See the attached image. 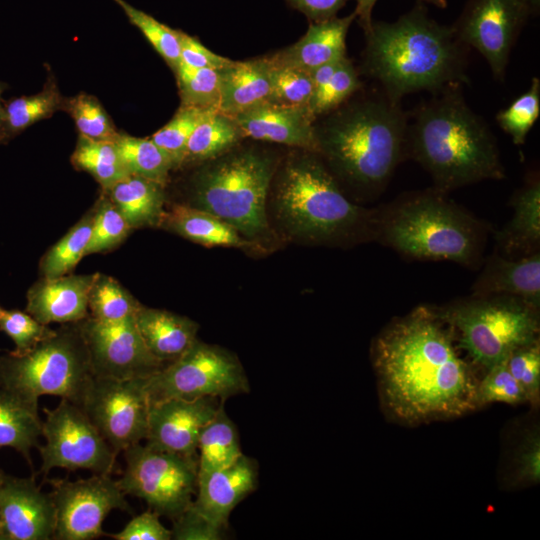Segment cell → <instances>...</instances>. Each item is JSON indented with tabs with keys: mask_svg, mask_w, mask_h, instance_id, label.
I'll list each match as a JSON object with an SVG mask.
<instances>
[{
	"mask_svg": "<svg viewBox=\"0 0 540 540\" xmlns=\"http://www.w3.org/2000/svg\"><path fill=\"white\" fill-rule=\"evenodd\" d=\"M103 191L131 229L160 227L165 213L164 186L128 174Z\"/></svg>",
	"mask_w": 540,
	"mask_h": 540,
	"instance_id": "484cf974",
	"label": "cell"
},
{
	"mask_svg": "<svg viewBox=\"0 0 540 540\" xmlns=\"http://www.w3.org/2000/svg\"><path fill=\"white\" fill-rule=\"evenodd\" d=\"M208 111L210 110L180 105L172 119L150 137L169 157L173 169L184 164L189 137Z\"/></svg>",
	"mask_w": 540,
	"mask_h": 540,
	"instance_id": "ab89813d",
	"label": "cell"
},
{
	"mask_svg": "<svg viewBox=\"0 0 540 540\" xmlns=\"http://www.w3.org/2000/svg\"><path fill=\"white\" fill-rule=\"evenodd\" d=\"M141 303L116 279L94 273L89 291L91 317L102 322H119L134 318Z\"/></svg>",
	"mask_w": 540,
	"mask_h": 540,
	"instance_id": "e575fe53",
	"label": "cell"
},
{
	"mask_svg": "<svg viewBox=\"0 0 540 540\" xmlns=\"http://www.w3.org/2000/svg\"><path fill=\"white\" fill-rule=\"evenodd\" d=\"M244 138L233 117L208 111L189 137L185 163H204L235 148Z\"/></svg>",
	"mask_w": 540,
	"mask_h": 540,
	"instance_id": "4dcf8cb0",
	"label": "cell"
},
{
	"mask_svg": "<svg viewBox=\"0 0 540 540\" xmlns=\"http://www.w3.org/2000/svg\"><path fill=\"white\" fill-rule=\"evenodd\" d=\"M362 88V82L353 63L343 58L329 82L314 93L309 111L317 119L348 101Z\"/></svg>",
	"mask_w": 540,
	"mask_h": 540,
	"instance_id": "7bdbcfd3",
	"label": "cell"
},
{
	"mask_svg": "<svg viewBox=\"0 0 540 540\" xmlns=\"http://www.w3.org/2000/svg\"><path fill=\"white\" fill-rule=\"evenodd\" d=\"M129 174L165 187L173 165L169 157L150 139L120 133L114 141Z\"/></svg>",
	"mask_w": 540,
	"mask_h": 540,
	"instance_id": "836d02e7",
	"label": "cell"
},
{
	"mask_svg": "<svg viewBox=\"0 0 540 540\" xmlns=\"http://www.w3.org/2000/svg\"><path fill=\"white\" fill-rule=\"evenodd\" d=\"M242 135L316 152L315 118L306 108L266 102L233 116Z\"/></svg>",
	"mask_w": 540,
	"mask_h": 540,
	"instance_id": "ffe728a7",
	"label": "cell"
},
{
	"mask_svg": "<svg viewBox=\"0 0 540 540\" xmlns=\"http://www.w3.org/2000/svg\"><path fill=\"white\" fill-rule=\"evenodd\" d=\"M445 194L436 188L410 193L378 211L375 239L414 259L478 264L486 230Z\"/></svg>",
	"mask_w": 540,
	"mask_h": 540,
	"instance_id": "8992f818",
	"label": "cell"
},
{
	"mask_svg": "<svg viewBox=\"0 0 540 540\" xmlns=\"http://www.w3.org/2000/svg\"><path fill=\"white\" fill-rule=\"evenodd\" d=\"M153 510L145 511L130 520L125 527L110 536L116 540H170L172 531L159 520Z\"/></svg>",
	"mask_w": 540,
	"mask_h": 540,
	"instance_id": "681fc988",
	"label": "cell"
},
{
	"mask_svg": "<svg viewBox=\"0 0 540 540\" xmlns=\"http://www.w3.org/2000/svg\"><path fill=\"white\" fill-rule=\"evenodd\" d=\"M5 89H6V84L0 82V110H1V107H2V105H3V102H2V93L4 92Z\"/></svg>",
	"mask_w": 540,
	"mask_h": 540,
	"instance_id": "680465c9",
	"label": "cell"
},
{
	"mask_svg": "<svg viewBox=\"0 0 540 540\" xmlns=\"http://www.w3.org/2000/svg\"><path fill=\"white\" fill-rule=\"evenodd\" d=\"M56 509L54 539L91 540L104 534L106 516L114 509L129 510L125 494L109 474H94L76 481L53 482Z\"/></svg>",
	"mask_w": 540,
	"mask_h": 540,
	"instance_id": "9a60e30c",
	"label": "cell"
},
{
	"mask_svg": "<svg viewBox=\"0 0 540 540\" xmlns=\"http://www.w3.org/2000/svg\"><path fill=\"white\" fill-rule=\"evenodd\" d=\"M94 274L42 278L27 292L26 312L42 324L78 323L88 316Z\"/></svg>",
	"mask_w": 540,
	"mask_h": 540,
	"instance_id": "44dd1931",
	"label": "cell"
},
{
	"mask_svg": "<svg viewBox=\"0 0 540 540\" xmlns=\"http://www.w3.org/2000/svg\"><path fill=\"white\" fill-rule=\"evenodd\" d=\"M219 111L231 117L271 101V65L267 57L234 61L221 70Z\"/></svg>",
	"mask_w": 540,
	"mask_h": 540,
	"instance_id": "cb8c5ba5",
	"label": "cell"
},
{
	"mask_svg": "<svg viewBox=\"0 0 540 540\" xmlns=\"http://www.w3.org/2000/svg\"><path fill=\"white\" fill-rule=\"evenodd\" d=\"M495 402L509 405L529 402L525 390L512 376L505 361L487 370L477 385V408Z\"/></svg>",
	"mask_w": 540,
	"mask_h": 540,
	"instance_id": "f6af8a7d",
	"label": "cell"
},
{
	"mask_svg": "<svg viewBox=\"0 0 540 540\" xmlns=\"http://www.w3.org/2000/svg\"><path fill=\"white\" fill-rule=\"evenodd\" d=\"M135 322L149 351L165 365L178 359L198 339L195 321L167 310L141 305Z\"/></svg>",
	"mask_w": 540,
	"mask_h": 540,
	"instance_id": "d4e9b609",
	"label": "cell"
},
{
	"mask_svg": "<svg viewBox=\"0 0 540 540\" xmlns=\"http://www.w3.org/2000/svg\"><path fill=\"white\" fill-rule=\"evenodd\" d=\"M92 218L91 209L44 254L40 261L42 278H56L70 274L77 266L85 256Z\"/></svg>",
	"mask_w": 540,
	"mask_h": 540,
	"instance_id": "d590c367",
	"label": "cell"
},
{
	"mask_svg": "<svg viewBox=\"0 0 540 540\" xmlns=\"http://www.w3.org/2000/svg\"><path fill=\"white\" fill-rule=\"evenodd\" d=\"M298 150L277 166L272 179V205L281 228L309 243L375 239L378 211L350 201L318 153Z\"/></svg>",
	"mask_w": 540,
	"mask_h": 540,
	"instance_id": "5b68a950",
	"label": "cell"
},
{
	"mask_svg": "<svg viewBox=\"0 0 540 540\" xmlns=\"http://www.w3.org/2000/svg\"><path fill=\"white\" fill-rule=\"evenodd\" d=\"M41 433L38 407L0 389V447L14 448L30 462Z\"/></svg>",
	"mask_w": 540,
	"mask_h": 540,
	"instance_id": "f546056e",
	"label": "cell"
},
{
	"mask_svg": "<svg viewBox=\"0 0 540 540\" xmlns=\"http://www.w3.org/2000/svg\"><path fill=\"white\" fill-rule=\"evenodd\" d=\"M278 164L267 151L237 146L204 162L190 181V204L249 240L269 234L267 199Z\"/></svg>",
	"mask_w": 540,
	"mask_h": 540,
	"instance_id": "52a82bcc",
	"label": "cell"
},
{
	"mask_svg": "<svg viewBox=\"0 0 540 540\" xmlns=\"http://www.w3.org/2000/svg\"><path fill=\"white\" fill-rule=\"evenodd\" d=\"M79 326L95 376L121 380L147 378L165 366L147 348L135 317L119 322L87 317Z\"/></svg>",
	"mask_w": 540,
	"mask_h": 540,
	"instance_id": "2e32d148",
	"label": "cell"
},
{
	"mask_svg": "<svg viewBox=\"0 0 540 540\" xmlns=\"http://www.w3.org/2000/svg\"><path fill=\"white\" fill-rule=\"evenodd\" d=\"M123 452L126 467L117 481L125 495L144 500L151 510L171 519L189 507L197 488V456H183L140 443Z\"/></svg>",
	"mask_w": 540,
	"mask_h": 540,
	"instance_id": "8fae6325",
	"label": "cell"
},
{
	"mask_svg": "<svg viewBox=\"0 0 540 540\" xmlns=\"http://www.w3.org/2000/svg\"><path fill=\"white\" fill-rule=\"evenodd\" d=\"M474 296L508 295L540 306V253L518 260L493 255L472 286Z\"/></svg>",
	"mask_w": 540,
	"mask_h": 540,
	"instance_id": "603a6c76",
	"label": "cell"
},
{
	"mask_svg": "<svg viewBox=\"0 0 540 540\" xmlns=\"http://www.w3.org/2000/svg\"><path fill=\"white\" fill-rule=\"evenodd\" d=\"M451 326L425 306L392 320L375 338L372 362L381 401L396 419L419 424L475 409L478 381Z\"/></svg>",
	"mask_w": 540,
	"mask_h": 540,
	"instance_id": "6da1fadb",
	"label": "cell"
},
{
	"mask_svg": "<svg viewBox=\"0 0 540 540\" xmlns=\"http://www.w3.org/2000/svg\"><path fill=\"white\" fill-rule=\"evenodd\" d=\"M180 62L193 68H210L221 70L229 66L233 60L215 54L201 42L179 30Z\"/></svg>",
	"mask_w": 540,
	"mask_h": 540,
	"instance_id": "f907efd6",
	"label": "cell"
},
{
	"mask_svg": "<svg viewBox=\"0 0 540 540\" xmlns=\"http://www.w3.org/2000/svg\"><path fill=\"white\" fill-rule=\"evenodd\" d=\"M257 482V461L242 454L224 468L198 472L191 506L214 524L227 529L231 512L256 489Z\"/></svg>",
	"mask_w": 540,
	"mask_h": 540,
	"instance_id": "d6986e66",
	"label": "cell"
},
{
	"mask_svg": "<svg viewBox=\"0 0 540 540\" xmlns=\"http://www.w3.org/2000/svg\"><path fill=\"white\" fill-rule=\"evenodd\" d=\"M71 162L78 170L89 173L103 190L129 174L114 142L93 140L80 134Z\"/></svg>",
	"mask_w": 540,
	"mask_h": 540,
	"instance_id": "d6a6232c",
	"label": "cell"
},
{
	"mask_svg": "<svg viewBox=\"0 0 540 540\" xmlns=\"http://www.w3.org/2000/svg\"><path fill=\"white\" fill-rule=\"evenodd\" d=\"M516 481L536 484L540 478V438L534 432L521 444L516 455Z\"/></svg>",
	"mask_w": 540,
	"mask_h": 540,
	"instance_id": "816d5d0a",
	"label": "cell"
},
{
	"mask_svg": "<svg viewBox=\"0 0 540 540\" xmlns=\"http://www.w3.org/2000/svg\"><path fill=\"white\" fill-rule=\"evenodd\" d=\"M0 518L5 540L54 539L53 498L42 492L33 478L6 475L0 486Z\"/></svg>",
	"mask_w": 540,
	"mask_h": 540,
	"instance_id": "ac0fdd59",
	"label": "cell"
},
{
	"mask_svg": "<svg viewBox=\"0 0 540 540\" xmlns=\"http://www.w3.org/2000/svg\"><path fill=\"white\" fill-rule=\"evenodd\" d=\"M3 310H4V309H2L1 306H0V315H1V313H2Z\"/></svg>",
	"mask_w": 540,
	"mask_h": 540,
	"instance_id": "6125c7cd",
	"label": "cell"
},
{
	"mask_svg": "<svg viewBox=\"0 0 540 540\" xmlns=\"http://www.w3.org/2000/svg\"><path fill=\"white\" fill-rule=\"evenodd\" d=\"M239 433L221 404L215 416L202 430L197 445L198 472L224 468L241 455Z\"/></svg>",
	"mask_w": 540,
	"mask_h": 540,
	"instance_id": "1f68e13d",
	"label": "cell"
},
{
	"mask_svg": "<svg viewBox=\"0 0 540 540\" xmlns=\"http://www.w3.org/2000/svg\"><path fill=\"white\" fill-rule=\"evenodd\" d=\"M340 61L324 64L310 71V75L315 87V92L324 87L329 82Z\"/></svg>",
	"mask_w": 540,
	"mask_h": 540,
	"instance_id": "11a10c76",
	"label": "cell"
},
{
	"mask_svg": "<svg viewBox=\"0 0 540 540\" xmlns=\"http://www.w3.org/2000/svg\"><path fill=\"white\" fill-rule=\"evenodd\" d=\"M356 8L354 13L356 20L363 29L364 33L368 31L372 24V10L378 0H355Z\"/></svg>",
	"mask_w": 540,
	"mask_h": 540,
	"instance_id": "db71d44e",
	"label": "cell"
},
{
	"mask_svg": "<svg viewBox=\"0 0 540 540\" xmlns=\"http://www.w3.org/2000/svg\"><path fill=\"white\" fill-rule=\"evenodd\" d=\"M424 3L432 4L433 6H436L438 8L444 9L448 6L447 0H420Z\"/></svg>",
	"mask_w": 540,
	"mask_h": 540,
	"instance_id": "6f0895ef",
	"label": "cell"
},
{
	"mask_svg": "<svg viewBox=\"0 0 540 540\" xmlns=\"http://www.w3.org/2000/svg\"><path fill=\"white\" fill-rule=\"evenodd\" d=\"M93 376L79 322L54 329L23 354L0 355V389L37 407L43 395L79 405Z\"/></svg>",
	"mask_w": 540,
	"mask_h": 540,
	"instance_id": "ba28073f",
	"label": "cell"
},
{
	"mask_svg": "<svg viewBox=\"0 0 540 540\" xmlns=\"http://www.w3.org/2000/svg\"><path fill=\"white\" fill-rule=\"evenodd\" d=\"M160 227L207 247L251 245L231 225L203 209L175 204L165 211Z\"/></svg>",
	"mask_w": 540,
	"mask_h": 540,
	"instance_id": "4316f807",
	"label": "cell"
},
{
	"mask_svg": "<svg viewBox=\"0 0 540 540\" xmlns=\"http://www.w3.org/2000/svg\"><path fill=\"white\" fill-rule=\"evenodd\" d=\"M354 20L356 15L353 12L341 18L310 22L306 33L296 43L267 58L274 65L308 72L340 61L346 57V36Z\"/></svg>",
	"mask_w": 540,
	"mask_h": 540,
	"instance_id": "7402d4cb",
	"label": "cell"
},
{
	"mask_svg": "<svg viewBox=\"0 0 540 540\" xmlns=\"http://www.w3.org/2000/svg\"><path fill=\"white\" fill-rule=\"evenodd\" d=\"M314 123L316 153L357 191L384 190L406 154L408 114L383 92L346 101Z\"/></svg>",
	"mask_w": 540,
	"mask_h": 540,
	"instance_id": "3957f363",
	"label": "cell"
},
{
	"mask_svg": "<svg viewBox=\"0 0 540 540\" xmlns=\"http://www.w3.org/2000/svg\"><path fill=\"white\" fill-rule=\"evenodd\" d=\"M362 72L382 86V92L400 102L419 91L439 92L470 82L468 48L452 26L431 18L424 2L393 22L372 21L365 33Z\"/></svg>",
	"mask_w": 540,
	"mask_h": 540,
	"instance_id": "7a4b0ae2",
	"label": "cell"
},
{
	"mask_svg": "<svg viewBox=\"0 0 540 540\" xmlns=\"http://www.w3.org/2000/svg\"><path fill=\"white\" fill-rule=\"evenodd\" d=\"M64 97L49 76L37 94L21 96L3 103L0 110V144L7 143L36 122L63 109Z\"/></svg>",
	"mask_w": 540,
	"mask_h": 540,
	"instance_id": "f1b7e54d",
	"label": "cell"
},
{
	"mask_svg": "<svg viewBox=\"0 0 540 540\" xmlns=\"http://www.w3.org/2000/svg\"><path fill=\"white\" fill-rule=\"evenodd\" d=\"M6 475L4 474V472L0 469V486L2 485L4 479H5Z\"/></svg>",
	"mask_w": 540,
	"mask_h": 540,
	"instance_id": "94428289",
	"label": "cell"
},
{
	"mask_svg": "<svg viewBox=\"0 0 540 540\" xmlns=\"http://www.w3.org/2000/svg\"><path fill=\"white\" fill-rule=\"evenodd\" d=\"M270 65L272 78L270 102L309 110L315 93L310 72L289 66L274 65L271 62Z\"/></svg>",
	"mask_w": 540,
	"mask_h": 540,
	"instance_id": "ee69618b",
	"label": "cell"
},
{
	"mask_svg": "<svg viewBox=\"0 0 540 540\" xmlns=\"http://www.w3.org/2000/svg\"><path fill=\"white\" fill-rule=\"evenodd\" d=\"M531 15L523 0H467L452 28L485 58L494 78L504 81L512 48Z\"/></svg>",
	"mask_w": 540,
	"mask_h": 540,
	"instance_id": "5bb4252c",
	"label": "cell"
},
{
	"mask_svg": "<svg viewBox=\"0 0 540 540\" xmlns=\"http://www.w3.org/2000/svg\"><path fill=\"white\" fill-rule=\"evenodd\" d=\"M145 387L150 404L170 398L226 400L250 390L238 357L199 339L178 359L147 377Z\"/></svg>",
	"mask_w": 540,
	"mask_h": 540,
	"instance_id": "30bf717a",
	"label": "cell"
},
{
	"mask_svg": "<svg viewBox=\"0 0 540 540\" xmlns=\"http://www.w3.org/2000/svg\"><path fill=\"white\" fill-rule=\"evenodd\" d=\"M62 110L72 117L82 136L114 142L120 134L101 102L93 95L80 93L64 98Z\"/></svg>",
	"mask_w": 540,
	"mask_h": 540,
	"instance_id": "74e56055",
	"label": "cell"
},
{
	"mask_svg": "<svg viewBox=\"0 0 540 540\" xmlns=\"http://www.w3.org/2000/svg\"><path fill=\"white\" fill-rule=\"evenodd\" d=\"M292 8L303 13L310 22L336 17L348 0H285Z\"/></svg>",
	"mask_w": 540,
	"mask_h": 540,
	"instance_id": "f5cc1de1",
	"label": "cell"
},
{
	"mask_svg": "<svg viewBox=\"0 0 540 540\" xmlns=\"http://www.w3.org/2000/svg\"><path fill=\"white\" fill-rule=\"evenodd\" d=\"M531 11L532 15H538L540 10V0H523Z\"/></svg>",
	"mask_w": 540,
	"mask_h": 540,
	"instance_id": "9f6ffc18",
	"label": "cell"
},
{
	"mask_svg": "<svg viewBox=\"0 0 540 540\" xmlns=\"http://www.w3.org/2000/svg\"><path fill=\"white\" fill-rule=\"evenodd\" d=\"M406 153L445 193L505 177L496 138L464 100L462 85L448 86L417 107L408 121Z\"/></svg>",
	"mask_w": 540,
	"mask_h": 540,
	"instance_id": "277c9868",
	"label": "cell"
},
{
	"mask_svg": "<svg viewBox=\"0 0 540 540\" xmlns=\"http://www.w3.org/2000/svg\"><path fill=\"white\" fill-rule=\"evenodd\" d=\"M505 363L512 376L525 390L529 402L536 404L540 394L539 340L514 350Z\"/></svg>",
	"mask_w": 540,
	"mask_h": 540,
	"instance_id": "7dc6e473",
	"label": "cell"
},
{
	"mask_svg": "<svg viewBox=\"0 0 540 540\" xmlns=\"http://www.w3.org/2000/svg\"><path fill=\"white\" fill-rule=\"evenodd\" d=\"M146 378L93 376L78 405L118 453L145 440L150 401Z\"/></svg>",
	"mask_w": 540,
	"mask_h": 540,
	"instance_id": "4fadbf2b",
	"label": "cell"
},
{
	"mask_svg": "<svg viewBox=\"0 0 540 540\" xmlns=\"http://www.w3.org/2000/svg\"><path fill=\"white\" fill-rule=\"evenodd\" d=\"M225 400L170 398L150 404L147 445L183 456H197L199 436Z\"/></svg>",
	"mask_w": 540,
	"mask_h": 540,
	"instance_id": "e0dca14e",
	"label": "cell"
},
{
	"mask_svg": "<svg viewBox=\"0 0 540 540\" xmlns=\"http://www.w3.org/2000/svg\"><path fill=\"white\" fill-rule=\"evenodd\" d=\"M0 540H5L1 518H0Z\"/></svg>",
	"mask_w": 540,
	"mask_h": 540,
	"instance_id": "91938a15",
	"label": "cell"
},
{
	"mask_svg": "<svg viewBox=\"0 0 540 540\" xmlns=\"http://www.w3.org/2000/svg\"><path fill=\"white\" fill-rule=\"evenodd\" d=\"M44 412L41 435L45 444L39 447L43 474L64 468L110 475L117 453L78 405L61 399L54 409Z\"/></svg>",
	"mask_w": 540,
	"mask_h": 540,
	"instance_id": "7c38bea8",
	"label": "cell"
},
{
	"mask_svg": "<svg viewBox=\"0 0 540 540\" xmlns=\"http://www.w3.org/2000/svg\"><path fill=\"white\" fill-rule=\"evenodd\" d=\"M512 219L497 233V242L507 254L538 251L540 242V182L528 181L511 200Z\"/></svg>",
	"mask_w": 540,
	"mask_h": 540,
	"instance_id": "83f0119b",
	"label": "cell"
},
{
	"mask_svg": "<svg viewBox=\"0 0 540 540\" xmlns=\"http://www.w3.org/2000/svg\"><path fill=\"white\" fill-rule=\"evenodd\" d=\"M459 348L486 371L539 340V308L508 295L474 296L437 309Z\"/></svg>",
	"mask_w": 540,
	"mask_h": 540,
	"instance_id": "9c48e42d",
	"label": "cell"
},
{
	"mask_svg": "<svg viewBox=\"0 0 540 540\" xmlns=\"http://www.w3.org/2000/svg\"><path fill=\"white\" fill-rule=\"evenodd\" d=\"M92 210L91 234L85 256L116 248L132 230L105 193L99 197Z\"/></svg>",
	"mask_w": 540,
	"mask_h": 540,
	"instance_id": "f35d334b",
	"label": "cell"
},
{
	"mask_svg": "<svg viewBox=\"0 0 540 540\" xmlns=\"http://www.w3.org/2000/svg\"><path fill=\"white\" fill-rule=\"evenodd\" d=\"M540 114V80L533 77L530 87L495 117L499 127L514 144L522 145Z\"/></svg>",
	"mask_w": 540,
	"mask_h": 540,
	"instance_id": "b9f144b4",
	"label": "cell"
},
{
	"mask_svg": "<svg viewBox=\"0 0 540 540\" xmlns=\"http://www.w3.org/2000/svg\"><path fill=\"white\" fill-rule=\"evenodd\" d=\"M226 529L214 524L197 512L191 504L173 519L172 539L221 540Z\"/></svg>",
	"mask_w": 540,
	"mask_h": 540,
	"instance_id": "c3c4849f",
	"label": "cell"
},
{
	"mask_svg": "<svg viewBox=\"0 0 540 540\" xmlns=\"http://www.w3.org/2000/svg\"><path fill=\"white\" fill-rule=\"evenodd\" d=\"M113 1L121 7L130 23L142 32L153 48L174 71L180 63L179 30L172 29L159 22L125 0Z\"/></svg>",
	"mask_w": 540,
	"mask_h": 540,
	"instance_id": "60d3db41",
	"label": "cell"
},
{
	"mask_svg": "<svg viewBox=\"0 0 540 540\" xmlns=\"http://www.w3.org/2000/svg\"><path fill=\"white\" fill-rule=\"evenodd\" d=\"M221 70L193 68L180 62L174 73L181 105L219 111Z\"/></svg>",
	"mask_w": 540,
	"mask_h": 540,
	"instance_id": "8d00e7d4",
	"label": "cell"
},
{
	"mask_svg": "<svg viewBox=\"0 0 540 540\" xmlns=\"http://www.w3.org/2000/svg\"><path fill=\"white\" fill-rule=\"evenodd\" d=\"M0 330L15 344L13 354H23L51 335L54 329L37 321L28 312L3 310L0 315Z\"/></svg>",
	"mask_w": 540,
	"mask_h": 540,
	"instance_id": "bcb514c9",
	"label": "cell"
}]
</instances>
